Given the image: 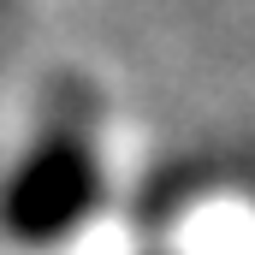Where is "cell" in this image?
<instances>
[{
    "instance_id": "6da1fadb",
    "label": "cell",
    "mask_w": 255,
    "mask_h": 255,
    "mask_svg": "<svg viewBox=\"0 0 255 255\" xmlns=\"http://www.w3.org/2000/svg\"><path fill=\"white\" fill-rule=\"evenodd\" d=\"M101 208V154L83 130L42 136L0 190V232L12 244L48 250L65 244L89 214Z\"/></svg>"
}]
</instances>
